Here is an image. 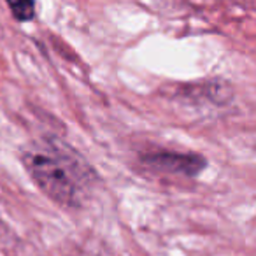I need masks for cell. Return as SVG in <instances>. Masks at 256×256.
<instances>
[{
  "label": "cell",
  "mask_w": 256,
  "mask_h": 256,
  "mask_svg": "<svg viewBox=\"0 0 256 256\" xmlns=\"http://www.w3.org/2000/svg\"><path fill=\"white\" fill-rule=\"evenodd\" d=\"M9 8H11V11L14 12V16L20 20V22H26V20H32V18H34V11H36L34 4H30V2L9 4Z\"/></svg>",
  "instance_id": "2"
},
{
  "label": "cell",
  "mask_w": 256,
  "mask_h": 256,
  "mask_svg": "<svg viewBox=\"0 0 256 256\" xmlns=\"http://www.w3.org/2000/svg\"><path fill=\"white\" fill-rule=\"evenodd\" d=\"M30 176L56 202L74 206L79 196V182L74 160L56 148H30L23 156Z\"/></svg>",
  "instance_id": "1"
}]
</instances>
